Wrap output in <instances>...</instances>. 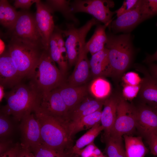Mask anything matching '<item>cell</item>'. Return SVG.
<instances>
[{
    "mask_svg": "<svg viewBox=\"0 0 157 157\" xmlns=\"http://www.w3.org/2000/svg\"><path fill=\"white\" fill-rule=\"evenodd\" d=\"M21 144H15L6 151L0 155V157H17L21 148Z\"/></svg>",
    "mask_w": 157,
    "mask_h": 157,
    "instance_id": "cell-38",
    "label": "cell"
},
{
    "mask_svg": "<svg viewBox=\"0 0 157 157\" xmlns=\"http://www.w3.org/2000/svg\"><path fill=\"white\" fill-rule=\"evenodd\" d=\"M39 95L30 83L26 85L21 83L5 93L7 103L1 113L12 116L16 122L21 121L25 115L33 112L38 105Z\"/></svg>",
    "mask_w": 157,
    "mask_h": 157,
    "instance_id": "cell-3",
    "label": "cell"
},
{
    "mask_svg": "<svg viewBox=\"0 0 157 157\" xmlns=\"http://www.w3.org/2000/svg\"><path fill=\"white\" fill-rule=\"evenodd\" d=\"M4 88L0 85V101L1 102L3 98L4 97L5 93L4 92Z\"/></svg>",
    "mask_w": 157,
    "mask_h": 157,
    "instance_id": "cell-47",
    "label": "cell"
},
{
    "mask_svg": "<svg viewBox=\"0 0 157 157\" xmlns=\"http://www.w3.org/2000/svg\"><path fill=\"white\" fill-rule=\"evenodd\" d=\"M107 35V40L105 47L108 51L109 77L118 83L132 63L134 51L131 36L129 34Z\"/></svg>",
    "mask_w": 157,
    "mask_h": 157,
    "instance_id": "cell-1",
    "label": "cell"
},
{
    "mask_svg": "<svg viewBox=\"0 0 157 157\" xmlns=\"http://www.w3.org/2000/svg\"><path fill=\"white\" fill-rule=\"evenodd\" d=\"M37 0H15L14 3L15 8L28 9Z\"/></svg>",
    "mask_w": 157,
    "mask_h": 157,
    "instance_id": "cell-39",
    "label": "cell"
},
{
    "mask_svg": "<svg viewBox=\"0 0 157 157\" xmlns=\"http://www.w3.org/2000/svg\"><path fill=\"white\" fill-rule=\"evenodd\" d=\"M123 85L121 93L122 96L125 100H132L137 97L140 88V84L136 86Z\"/></svg>",
    "mask_w": 157,
    "mask_h": 157,
    "instance_id": "cell-34",
    "label": "cell"
},
{
    "mask_svg": "<svg viewBox=\"0 0 157 157\" xmlns=\"http://www.w3.org/2000/svg\"><path fill=\"white\" fill-rule=\"evenodd\" d=\"M90 65L94 79L99 77H109L110 68L108 49L105 47L92 55Z\"/></svg>",
    "mask_w": 157,
    "mask_h": 157,
    "instance_id": "cell-21",
    "label": "cell"
},
{
    "mask_svg": "<svg viewBox=\"0 0 157 157\" xmlns=\"http://www.w3.org/2000/svg\"><path fill=\"white\" fill-rule=\"evenodd\" d=\"M106 139V151L108 157H127L122 138H115L110 136Z\"/></svg>",
    "mask_w": 157,
    "mask_h": 157,
    "instance_id": "cell-29",
    "label": "cell"
},
{
    "mask_svg": "<svg viewBox=\"0 0 157 157\" xmlns=\"http://www.w3.org/2000/svg\"><path fill=\"white\" fill-rule=\"evenodd\" d=\"M6 37H14L43 44L35 16L26 11H20L13 27L8 30Z\"/></svg>",
    "mask_w": 157,
    "mask_h": 157,
    "instance_id": "cell-10",
    "label": "cell"
},
{
    "mask_svg": "<svg viewBox=\"0 0 157 157\" xmlns=\"http://www.w3.org/2000/svg\"><path fill=\"white\" fill-rule=\"evenodd\" d=\"M17 157H35V156L29 148L24 147L21 145V148Z\"/></svg>",
    "mask_w": 157,
    "mask_h": 157,
    "instance_id": "cell-42",
    "label": "cell"
},
{
    "mask_svg": "<svg viewBox=\"0 0 157 157\" xmlns=\"http://www.w3.org/2000/svg\"><path fill=\"white\" fill-rule=\"evenodd\" d=\"M105 99H99L87 96L70 113L69 120H73L82 112L90 107L99 103Z\"/></svg>",
    "mask_w": 157,
    "mask_h": 157,
    "instance_id": "cell-30",
    "label": "cell"
},
{
    "mask_svg": "<svg viewBox=\"0 0 157 157\" xmlns=\"http://www.w3.org/2000/svg\"><path fill=\"white\" fill-rule=\"evenodd\" d=\"M114 3L113 1L107 0H75L71 2L72 12H83L90 14L104 24H110L112 18L115 13L110 10Z\"/></svg>",
    "mask_w": 157,
    "mask_h": 157,
    "instance_id": "cell-8",
    "label": "cell"
},
{
    "mask_svg": "<svg viewBox=\"0 0 157 157\" xmlns=\"http://www.w3.org/2000/svg\"><path fill=\"white\" fill-rule=\"evenodd\" d=\"M148 64L149 72L152 76L157 79V64L151 63Z\"/></svg>",
    "mask_w": 157,
    "mask_h": 157,
    "instance_id": "cell-43",
    "label": "cell"
},
{
    "mask_svg": "<svg viewBox=\"0 0 157 157\" xmlns=\"http://www.w3.org/2000/svg\"><path fill=\"white\" fill-rule=\"evenodd\" d=\"M151 153L157 156V131L153 132L145 137Z\"/></svg>",
    "mask_w": 157,
    "mask_h": 157,
    "instance_id": "cell-37",
    "label": "cell"
},
{
    "mask_svg": "<svg viewBox=\"0 0 157 157\" xmlns=\"http://www.w3.org/2000/svg\"><path fill=\"white\" fill-rule=\"evenodd\" d=\"M10 55L20 75L31 78L45 49L42 44L14 37H6Z\"/></svg>",
    "mask_w": 157,
    "mask_h": 157,
    "instance_id": "cell-2",
    "label": "cell"
},
{
    "mask_svg": "<svg viewBox=\"0 0 157 157\" xmlns=\"http://www.w3.org/2000/svg\"><path fill=\"white\" fill-rule=\"evenodd\" d=\"M88 52L85 46L79 53L73 71L68 80L67 83L69 85H83L87 81L90 69V61L87 57Z\"/></svg>",
    "mask_w": 157,
    "mask_h": 157,
    "instance_id": "cell-20",
    "label": "cell"
},
{
    "mask_svg": "<svg viewBox=\"0 0 157 157\" xmlns=\"http://www.w3.org/2000/svg\"><path fill=\"white\" fill-rule=\"evenodd\" d=\"M13 145L12 142L10 139L8 138H0V155L6 151Z\"/></svg>",
    "mask_w": 157,
    "mask_h": 157,
    "instance_id": "cell-41",
    "label": "cell"
},
{
    "mask_svg": "<svg viewBox=\"0 0 157 157\" xmlns=\"http://www.w3.org/2000/svg\"><path fill=\"white\" fill-rule=\"evenodd\" d=\"M99 23V21L93 17L79 28H76L74 24L69 23L66 24L65 29H60L63 36L66 38L65 42L69 66L75 65L79 53L85 46L88 33L93 26Z\"/></svg>",
    "mask_w": 157,
    "mask_h": 157,
    "instance_id": "cell-6",
    "label": "cell"
},
{
    "mask_svg": "<svg viewBox=\"0 0 157 157\" xmlns=\"http://www.w3.org/2000/svg\"><path fill=\"white\" fill-rule=\"evenodd\" d=\"M23 78L10 55L7 46L5 51L0 54V85L4 88L12 89L21 83Z\"/></svg>",
    "mask_w": 157,
    "mask_h": 157,
    "instance_id": "cell-13",
    "label": "cell"
},
{
    "mask_svg": "<svg viewBox=\"0 0 157 157\" xmlns=\"http://www.w3.org/2000/svg\"><path fill=\"white\" fill-rule=\"evenodd\" d=\"M19 13L7 0H0V22L3 26L8 30L11 29L17 21Z\"/></svg>",
    "mask_w": 157,
    "mask_h": 157,
    "instance_id": "cell-25",
    "label": "cell"
},
{
    "mask_svg": "<svg viewBox=\"0 0 157 157\" xmlns=\"http://www.w3.org/2000/svg\"><path fill=\"white\" fill-rule=\"evenodd\" d=\"M35 157H65L64 152L54 149L42 144L29 148Z\"/></svg>",
    "mask_w": 157,
    "mask_h": 157,
    "instance_id": "cell-31",
    "label": "cell"
},
{
    "mask_svg": "<svg viewBox=\"0 0 157 157\" xmlns=\"http://www.w3.org/2000/svg\"><path fill=\"white\" fill-rule=\"evenodd\" d=\"M48 50L51 58L65 76L69 66L68 56L60 29L57 26L50 38Z\"/></svg>",
    "mask_w": 157,
    "mask_h": 157,
    "instance_id": "cell-12",
    "label": "cell"
},
{
    "mask_svg": "<svg viewBox=\"0 0 157 157\" xmlns=\"http://www.w3.org/2000/svg\"><path fill=\"white\" fill-rule=\"evenodd\" d=\"M30 83L39 94L49 92L65 82L63 75L45 49L40 58Z\"/></svg>",
    "mask_w": 157,
    "mask_h": 157,
    "instance_id": "cell-5",
    "label": "cell"
},
{
    "mask_svg": "<svg viewBox=\"0 0 157 157\" xmlns=\"http://www.w3.org/2000/svg\"><path fill=\"white\" fill-rule=\"evenodd\" d=\"M68 109L69 114L88 96L87 85L72 86L65 82L57 88Z\"/></svg>",
    "mask_w": 157,
    "mask_h": 157,
    "instance_id": "cell-19",
    "label": "cell"
},
{
    "mask_svg": "<svg viewBox=\"0 0 157 157\" xmlns=\"http://www.w3.org/2000/svg\"><path fill=\"white\" fill-rule=\"evenodd\" d=\"M104 128L100 123L95 124L80 138L72 148V154H76L80 149L92 142L101 131Z\"/></svg>",
    "mask_w": 157,
    "mask_h": 157,
    "instance_id": "cell-27",
    "label": "cell"
},
{
    "mask_svg": "<svg viewBox=\"0 0 157 157\" xmlns=\"http://www.w3.org/2000/svg\"><path fill=\"white\" fill-rule=\"evenodd\" d=\"M121 94V92L119 91L111 94L104 101L100 122L104 128L106 139L110 136V132L116 119L117 106Z\"/></svg>",
    "mask_w": 157,
    "mask_h": 157,
    "instance_id": "cell-17",
    "label": "cell"
},
{
    "mask_svg": "<svg viewBox=\"0 0 157 157\" xmlns=\"http://www.w3.org/2000/svg\"><path fill=\"white\" fill-rule=\"evenodd\" d=\"M98 157H105V156H104V155H103V156H99Z\"/></svg>",
    "mask_w": 157,
    "mask_h": 157,
    "instance_id": "cell-49",
    "label": "cell"
},
{
    "mask_svg": "<svg viewBox=\"0 0 157 157\" xmlns=\"http://www.w3.org/2000/svg\"><path fill=\"white\" fill-rule=\"evenodd\" d=\"M127 157H144L147 149L140 136L123 135Z\"/></svg>",
    "mask_w": 157,
    "mask_h": 157,
    "instance_id": "cell-24",
    "label": "cell"
},
{
    "mask_svg": "<svg viewBox=\"0 0 157 157\" xmlns=\"http://www.w3.org/2000/svg\"><path fill=\"white\" fill-rule=\"evenodd\" d=\"M142 80V78L137 73L133 72H130L124 74L121 79L123 85L133 86L140 85Z\"/></svg>",
    "mask_w": 157,
    "mask_h": 157,
    "instance_id": "cell-35",
    "label": "cell"
},
{
    "mask_svg": "<svg viewBox=\"0 0 157 157\" xmlns=\"http://www.w3.org/2000/svg\"><path fill=\"white\" fill-rule=\"evenodd\" d=\"M155 61H157V50L153 54L147 55L144 60V62L149 64Z\"/></svg>",
    "mask_w": 157,
    "mask_h": 157,
    "instance_id": "cell-44",
    "label": "cell"
},
{
    "mask_svg": "<svg viewBox=\"0 0 157 157\" xmlns=\"http://www.w3.org/2000/svg\"><path fill=\"white\" fill-rule=\"evenodd\" d=\"M33 112L40 125L42 144L64 152L71 139L66 124L37 107Z\"/></svg>",
    "mask_w": 157,
    "mask_h": 157,
    "instance_id": "cell-4",
    "label": "cell"
},
{
    "mask_svg": "<svg viewBox=\"0 0 157 157\" xmlns=\"http://www.w3.org/2000/svg\"><path fill=\"white\" fill-rule=\"evenodd\" d=\"M101 109L77 120L70 121L67 124L70 138L80 131L91 129L96 124L101 123Z\"/></svg>",
    "mask_w": 157,
    "mask_h": 157,
    "instance_id": "cell-22",
    "label": "cell"
},
{
    "mask_svg": "<svg viewBox=\"0 0 157 157\" xmlns=\"http://www.w3.org/2000/svg\"><path fill=\"white\" fill-rule=\"evenodd\" d=\"M137 109L135 105L130 103L120 95L116 119L110 133V136L115 138L129 135L136 128Z\"/></svg>",
    "mask_w": 157,
    "mask_h": 157,
    "instance_id": "cell-7",
    "label": "cell"
},
{
    "mask_svg": "<svg viewBox=\"0 0 157 157\" xmlns=\"http://www.w3.org/2000/svg\"><path fill=\"white\" fill-rule=\"evenodd\" d=\"M88 157H97V156L96 155H95L94 154H92L91 155H90V156H89Z\"/></svg>",
    "mask_w": 157,
    "mask_h": 157,
    "instance_id": "cell-48",
    "label": "cell"
},
{
    "mask_svg": "<svg viewBox=\"0 0 157 157\" xmlns=\"http://www.w3.org/2000/svg\"><path fill=\"white\" fill-rule=\"evenodd\" d=\"M141 0L137 6L131 10L117 17L112 21L109 30L114 33L128 32L143 21L140 11Z\"/></svg>",
    "mask_w": 157,
    "mask_h": 157,
    "instance_id": "cell-18",
    "label": "cell"
},
{
    "mask_svg": "<svg viewBox=\"0 0 157 157\" xmlns=\"http://www.w3.org/2000/svg\"><path fill=\"white\" fill-rule=\"evenodd\" d=\"M138 67L137 69L144 75L136 97L138 102L157 108V79L152 76L147 70Z\"/></svg>",
    "mask_w": 157,
    "mask_h": 157,
    "instance_id": "cell-16",
    "label": "cell"
},
{
    "mask_svg": "<svg viewBox=\"0 0 157 157\" xmlns=\"http://www.w3.org/2000/svg\"><path fill=\"white\" fill-rule=\"evenodd\" d=\"M7 47L4 44L3 42L0 39V54L2 53L6 50Z\"/></svg>",
    "mask_w": 157,
    "mask_h": 157,
    "instance_id": "cell-46",
    "label": "cell"
},
{
    "mask_svg": "<svg viewBox=\"0 0 157 157\" xmlns=\"http://www.w3.org/2000/svg\"><path fill=\"white\" fill-rule=\"evenodd\" d=\"M88 90L96 99H104L111 94V88L109 82L102 77L94 79L88 87Z\"/></svg>",
    "mask_w": 157,
    "mask_h": 157,
    "instance_id": "cell-26",
    "label": "cell"
},
{
    "mask_svg": "<svg viewBox=\"0 0 157 157\" xmlns=\"http://www.w3.org/2000/svg\"><path fill=\"white\" fill-rule=\"evenodd\" d=\"M46 4L53 12L56 11L60 12L66 19L78 24V20L74 16L70 6L69 0H47Z\"/></svg>",
    "mask_w": 157,
    "mask_h": 157,
    "instance_id": "cell-28",
    "label": "cell"
},
{
    "mask_svg": "<svg viewBox=\"0 0 157 157\" xmlns=\"http://www.w3.org/2000/svg\"><path fill=\"white\" fill-rule=\"evenodd\" d=\"M105 157H107V156H105Z\"/></svg>",
    "mask_w": 157,
    "mask_h": 157,
    "instance_id": "cell-50",
    "label": "cell"
},
{
    "mask_svg": "<svg viewBox=\"0 0 157 157\" xmlns=\"http://www.w3.org/2000/svg\"><path fill=\"white\" fill-rule=\"evenodd\" d=\"M35 3L36 10L35 17L36 24L43 45L47 50L50 38L55 27L52 14L53 12L46 4L40 0H37Z\"/></svg>",
    "mask_w": 157,
    "mask_h": 157,
    "instance_id": "cell-11",
    "label": "cell"
},
{
    "mask_svg": "<svg viewBox=\"0 0 157 157\" xmlns=\"http://www.w3.org/2000/svg\"><path fill=\"white\" fill-rule=\"evenodd\" d=\"M96 146L93 142L87 145L84 148L79 150L76 153L81 157H88L92 154Z\"/></svg>",
    "mask_w": 157,
    "mask_h": 157,
    "instance_id": "cell-40",
    "label": "cell"
},
{
    "mask_svg": "<svg viewBox=\"0 0 157 157\" xmlns=\"http://www.w3.org/2000/svg\"><path fill=\"white\" fill-rule=\"evenodd\" d=\"M19 128L22 146L29 148L42 144L40 125L33 113L28 114L23 117Z\"/></svg>",
    "mask_w": 157,
    "mask_h": 157,
    "instance_id": "cell-15",
    "label": "cell"
},
{
    "mask_svg": "<svg viewBox=\"0 0 157 157\" xmlns=\"http://www.w3.org/2000/svg\"><path fill=\"white\" fill-rule=\"evenodd\" d=\"M110 24L101 25L99 24L96 25L93 35L85 46L92 56L105 48L107 40L106 29L107 27L109 28Z\"/></svg>",
    "mask_w": 157,
    "mask_h": 157,
    "instance_id": "cell-23",
    "label": "cell"
},
{
    "mask_svg": "<svg viewBox=\"0 0 157 157\" xmlns=\"http://www.w3.org/2000/svg\"><path fill=\"white\" fill-rule=\"evenodd\" d=\"M13 126L9 116L0 113V138H8L12 133Z\"/></svg>",
    "mask_w": 157,
    "mask_h": 157,
    "instance_id": "cell-33",
    "label": "cell"
},
{
    "mask_svg": "<svg viewBox=\"0 0 157 157\" xmlns=\"http://www.w3.org/2000/svg\"><path fill=\"white\" fill-rule=\"evenodd\" d=\"M140 9L143 21L157 15V0H141Z\"/></svg>",
    "mask_w": 157,
    "mask_h": 157,
    "instance_id": "cell-32",
    "label": "cell"
},
{
    "mask_svg": "<svg viewBox=\"0 0 157 157\" xmlns=\"http://www.w3.org/2000/svg\"><path fill=\"white\" fill-rule=\"evenodd\" d=\"M92 154L97 157L104 155L101 150L97 147L93 150Z\"/></svg>",
    "mask_w": 157,
    "mask_h": 157,
    "instance_id": "cell-45",
    "label": "cell"
},
{
    "mask_svg": "<svg viewBox=\"0 0 157 157\" xmlns=\"http://www.w3.org/2000/svg\"><path fill=\"white\" fill-rule=\"evenodd\" d=\"M137 109L136 128L139 133L145 137L157 131V108L138 102Z\"/></svg>",
    "mask_w": 157,
    "mask_h": 157,
    "instance_id": "cell-14",
    "label": "cell"
},
{
    "mask_svg": "<svg viewBox=\"0 0 157 157\" xmlns=\"http://www.w3.org/2000/svg\"><path fill=\"white\" fill-rule=\"evenodd\" d=\"M139 0H124L122 6L115 11L117 17L134 9L137 5Z\"/></svg>",
    "mask_w": 157,
    "mask_h": 157,
    "instance_id": "cell-36",
    "label": "cell"
},
{
    "mask_svg": "<svg viewBox=\"0 0 157 157\" xmlns=\"http://www.w3.org/2000/svg\"><path fill=\"white\" fill-rule=\"evenodd\" d=\"M36 107L65 124L69 121L68 109L57 88L39 94Z\"/></svg>",
    "mask_w": 157,
    "mask_h": 157,
    "instance_id": "cell-9",
    "label": "cell"
}]
</instances>
